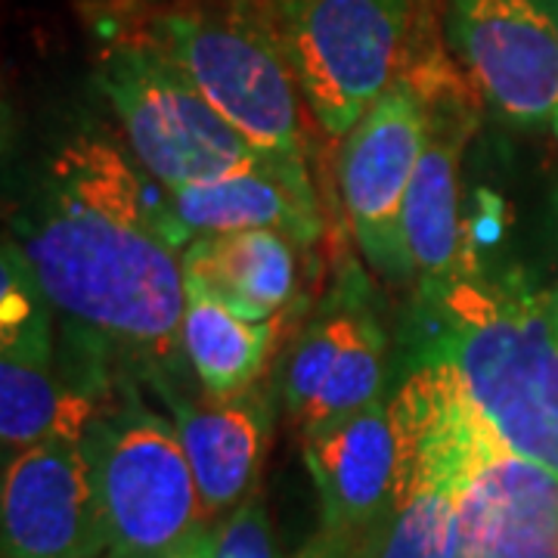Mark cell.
<instances>
[{"label":"cell","instance_id":"obj_9","mask_svg":"<svg viewBox=\"0 0 558 558\" xmlns=\"http://www.w3.org/2000/svg\"><path fill=\"white\" fill-rule=\"evenodd\" d=\"M428 134V97L416 72H400L341 137L344 218L369 267L395 286L416 279L403 233L407 196Z\"/></svg>","mask_w":558,"mask_h":558},{"label":"cell","instance_id":"obj_16","mask_svg":"<svg viewBox=\"0 0 558 558\" xmlns=\"http://www.w3.org/2000/svg\"><path fill=\"white\" fill-rule=\"evenodd\" d=\"M174 428L190 459L202 519L215 524L258 490L274 410L264 388L230 398L174 400Z\"/></svg>","mask_w":558,"mask_h":558},{"label":"cell","instance_id":"obj_21","mask_svg":"<svg viewBox=\"0 0 558 558\" xmlns=\"http://www.w3.org/2000/svg\"><path fill=\"white\" fill-rule=\"evenodd\" d=\"M171 558H211V524H202Z\"/></svg>","mask_w":558,"mask_h":558},{"label":"cell","instance_id":"obj_7","mask_svg":"<svg viewBox=\"0 0 558 558\" xmlns=\"http://www.w3.org/2000/svg\"><path fill=\"white\" fill-rule=\"evenodd\" d=\"M84 447L109 527L106 558H171L205 524L174 418L131 403L116 418L94 422Z\"/></svg>","mask_w":558,"mask_h":558},{"label":"cell","instance_id":"obj_4","mask_svg":"<svg viewBox=\"0 0 558 558\" xmlns=\"http://www.w3.org/2000/svg\"><path fill=\"white\" fill-rule=\"evenodd\" d=\"M97 84L131 156L165 193L252 171L279 159L260 153L190 81L134 35L106 44Z\"/></svg>","mask_w":558,"mask_h":558},{"label":"cell","instance_id":"obj_13","mask_svg":"<svg viewBox=\"0 0 558 558\" xmlns=\"http://www.w3.org/2000/svg\"><path fill=\"white\" fill-rule=\"evenodd\" d=\"M385 344V329L366 301V282L348 274L286 354L282 398L299 435L381 400Z\"/></svg>","mask_w":558,"mask_h":558},{"label":"cell","instance_id":"obj_6","mask_svg":"<svg viewBox=\"0 0 558 558\" xmlns=\"http://www.w3.org/2000/svg\"><path fill=\"white\" fill-rule=\"evenodd\" d=\"M410 484L379 558H457L459 506L475 472L484 422L447 360L422 354L391 398Z\"/></svg>","mask_w":558,"mask_h":558},{"label":"cell","instance_id":"obj_22","mask_svg":"<svg viewBox=\"0 0 558 558\" xmlns=\"http://www.w3.org/2000/svg\"><path fill=\"white\" fill-rule=\"evenodd\" d=\"M546 3H549V10H553V16H556L558 22V0H546ZM553 134H556L558 140V112H556V119H553Z\"/></svg>","mask_w":558,"mask_h":558},{"label":"cell","instance_id":"obj_5","mask_svg":"<svg viewBox=\"0 0 558 558\" xmlns=\"http://www.w3.org/2000/svg\"><path fill=\"white\" fill-rule=\"evenodd\" d=\"M301 100L326 137H344L400 75L418 0H260Z\"/></svg>","mask_w":558,"mask_h":558},{"label":"cell","instance_id":"obj_12","mask_svg":"<svg viewBox=\"0 0 558 558\" xmlns=\"http://www.w3.org/2000/svg\"><path fill=\"white\" fill-rule=\"evenodd\" d=\"M3 558H106L109 527L84 440L50 438L7 459Z\"/></svg>","mask_w":558,"mask_h":558},{"label":"cell","instance_id":"obj_17","mask_svg":"<svg viewBox=\"0 0 558 558\" xmlns=\"http://www.w3.org/2000/svg\"><path fill=\"white\" fill-rule=\"evenodd\" d=\"M190 236L227 230H274L301 248L323 236V211L307 159H270L233 178L165 193Z\"/></svg>","mask_w":558,"mask_h":558},{"label":"cell","instance_id":"obj_1","mask_svg":"<svg viewBox=\"0 0 558 558\" xmlns=\"http://www.w3.org/2000/svg\"><path fill=\"white\" fill-rule=\"evenodd\" d=\"M190 240L119 146L81 131L53 153L16 245L60 314L121 354L174 363Z\"/></svg>","mask_w":558,"mask_h":558},{"label":"cell","instance_id":"obj_20","mask_svg":"<svg viewBox=\"0 0 558 558\" xmlns=\"http://www.w3.org/2000/svg\"><path fill=\"white\" fill-rule=\"evenodd\" d=\"M211 558H277L270 515L258 490L211 524Z\"/></svg>","mask_w":558,"mask_h":558},{"label":"cell","instance_id":"obj_23","mask_svg":"<svg viewBox=\"0 0 558 558\" xmlns=\"http://www.w3.org/2000/svg\"><path fill=\"white\" fill-rule=\"evenodd\" d=\"M553 295H556V304H558V289H556V292H553Z\"/></svg>","mask_w":558,"mask_h":558},{"label":"cell","instance_id":"obj_18","mask_svg":"<svg viewBox=\"0 0 558 558\" xmlns=\"http://www.w3.org/2000/svg\"><path fill=\"white\" fill-rule=\"evenodd\" d=\"M299 242L274 230L202 233L183 248L186 282L245 319H274L299 289Z\"/></svg>","mask_w":558,"mask_h":558},{"label":"cell","instance_id":"obj_10","mask_svg":"<svg viewBox=\"0 0 558 558\" xmlns=\"http://www.w3.org/2000/svg\"><path fill=\"white\" fill-rule=\"evenodd\" d=\"M447 38L484 100L521 131L558 112V22L546 0H450Z\"/></svg>","mask_w":558,"mask_h":558},{"label":"cell","instance_id":"obj_14","mask_svg":"<svg viewBox=\"0 0 558 558\" xmlns=\"http://www.w3.org/2000/svg\"><path fill=\"white\" fill-rule=\"evenodd\" d=\"M418 81L428 97V134L407 196L403 233L418 295L432 301L453 282L469 255L459 220V161L475 121L450 75H418Z\"/></svg>","mask_w":558,"mask_h":558},{"label":"cell","instance_id":"obj_8","mask_svg":"<svg viewBox=\"0 0 558 558\" xmlns=\"http://www.w3.org/2000/svg\"><path fill=\"white\" fill-rule=\"evenodd\" d=\"M319 499V527L292 558H379L410 484V457L391 400L301 432Z\"/></svg>","mask_w":558,"mask_h":558},{"label":"cell","instance_id":"obj_15","mask_svg":"<svg viewBox=\"0 0 558 558\" xmlns=\"http://www.w3.org/2000/svg\"><path fill=\"white\" fill-rule=\"evenodd\" d=\"M457 558H558V478L487 425L459 506Z\"/></svg>","mask_w":558,"mask_h":558},{"label":"cell","instance_id":"obj_19","mask_svg":"<svg viewBox=\"0 0 558 558\" xmlns=\"http://www.w3.org/2000/svg\"><path fill=\"white\" fill-rule=\"evenodd\" d=\"M279 317L245 319L186 282L180 344L202 391L230 398L255 388L277 351Z\"/></svg>","mask_w":558,"mask_h":558},{"label":"cell","instance_id":"obj_2","mask_svg":"<svg viewBox=\"0 0 558 558\" xmlns=\"http://www.w3.org/2000/svg\"><path fill=\"white\" fill-rule=\"evenodd\" d=\"M428 354L447 360L494 438L558 478V304L519 267L472 252L453 282L425 301Z\"/></svg>","mask_w":558,"mask_h":558},{"label":"cell","instance_id":"obj_11","mask_svg":"<svg viewBox=\"0 0 558 558\" xmlns=\"http://www.w3.org/2000/svg\"><path fill=\"white\" fill-rule=\"evenodd\" d=\"M53 311L20 245L7 242L0 299V444L7 459L40 440H84L94 425L90 403L57 376Z\"/></svg>","mask_w":558,"mask_h":558},{"label":"cell","instance_id":"obj_3","mask_svg":"<svg viewBox=\"0 0 558 558\" xmlns=\"http://www.w3.org/2000/svg\"><path fill=\"white\" fill-rule=\"evenodd\" d=\"M260 153L307 159L295 75L260 0H165L131 32Z\"/></svg>","mask_w":558,"mask_h":558}]
</instances>
